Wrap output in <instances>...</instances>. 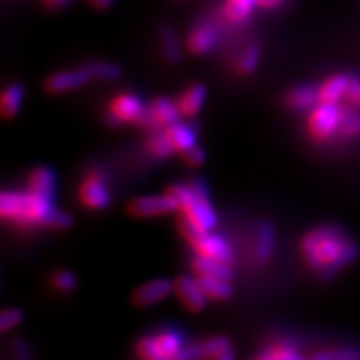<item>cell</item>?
I'll return each instance as SVG.
<instances>
[{
    "mask_svg": "<svg viewBox=\"0 0 360 360\" xmlns=\"http://www.w3.org/2000/svg\"><path fill=\"white\" fill-rule=\"evenodd\" d=\"M300 251L309 269L323 279L336 276L360 255L356 240L344 229L333 224L309 230L302 238Z\"/></svg>",
    "mask_w": 360,
    "mask_h": 360,
    "instance_id": "cell-1",
    "label": "cell"
},
{
    "mask_svg": "<svg viewBox=\"0 0 360 360\" xmlns=\"http://www.w3.org/2000/svg\"><path fill=\"white\" fill-rule=\"evenodd\" d=\"M167 193L177 201L182 217L195 225L200 231L206 233L217 227V212L212 207L207 188L202 180L193 179L186 185H172Z\"/></svg>",
    "mask_w": 360,
    "mask_h": 360,
    "instance_id": "cell-2",
    "label": "cell"
},
{
    "mask_svg": "<svg viewBox=\"0 0 360 360\" xmlns=\"http://www.w3.org/2000/svg\"><path fill=\"white\" fill-rule=\"evenodd\" d=\"M54 206L51 200L39 197L30 193H15V191H5L0 195V215L4 219L14 221L20 225H47Z\"/></svg>",
    "mask_w": 360,
    "mask_h": 360,
    "instance_id": "cell-3",
    "label": "cell"
},
{
    "mask_svg": "<svg viewBox=\"0 0 360 360\" xmlns=\"http://www.w3.org/2000/svg\"><path fill=\"white\" fill-rule=\"evenodd\" d=\"M344 115V107L340 104L320 103L309 111L308 131L317 141H328L336 137Z\"/></svg>",
    "mask_w": 360,
    "mask_h": 360,
    "instance_id": "cell-4",
    "label": "cell"
},
{
    "mask_svg": "<svg viewBox=\"0 0 360 360\" xmlns=\"http://www.w3.org/2000/svg\"><path fill=\"white\" fill-rule=\"evenodd\" d=\"M180 117H182V112H180L176 101L161 96L153 99L152 104L146 107L137 120V125L146 131L155 132L173 125L180 120Z\"/></svg>",
    "mask_w": 360,
    "mask_h": 360,
    "instance_id": "cell-5",
    "label": "cell"
},
{
    "mask_svg": "<svg viewBox=\"0 0 360 360\" xmlns=\"http://www.w3.org/2000/svg\"><path fill=\"white\" fill-rule=\"evenodd\" d=\"M78 195L83 205L92 210H103L110 206L111 194L107 188V180L104 172L92 170L89 172L87 176L80 185Z\"/></svg>",
    "mask_w": 360,
    "mask_h": 360,
    "instance_id": "cell-6",
    "label": "cell"
},
{
    "mask_svg": "<svg viewBox=\"0 0 360 360\" xmlns=\"http://www.w3.org/2000/svg\"><path fill=\"white\" fill-rule=\"evenodd\" d=\"M179 210L177 201L170 195H144L128 202V212L134 218H155Z\"/></svg>",
    "mask_w": 360,
    "mask_h": 360,
    "instance_id": "cell-7",
    "label": "cell"
},
{
    "mask_svg": "<svg viewBox=\"0 0 360 360\" xmlns=\"http://www.w3.org/2000/svg\"><path fill=\"white\" fill-rule=\"evenodd\" d=\"M146 110L143 101L134 94H120L111 101L107 122L110 127H119L123 123H137Z\"/></svg>",
    "mask_w": 360,
    "mask_h": 360,
    "instance_id": "cell-8",
    "label": "cell"
},
{
    "mask_svg": "<svg viewBox=\"0 0 360 360\" xmlns=\"http://www.w3.org/2000/svg\"><path fill=\"white\" fill-rule=\"evenodd\" d=\"M174 292L191 312H200L205 309L207 296L202 291L198 279L189 275H180L174 279Z\"/></svg>",
    "mask_w": 360,
    "mask_h": 360,
    "instance_id": "cell-9",
    "label": "cell"
},
{
    "mask_svg": "<svg viewBox=\"0 0 360 360\" xmlns=\"http://www.w3.org/2000/svg\"><path fill=\"white\" fill-rule=\"evenodd\" d=\"M191 245H193L195 254L198 255L217 258V260L225 262L229 264L233 263L234 252L231 250L230 243L217 233H212V231L201 233Z\"/></svg>",
    "mask_w": 360,
    "mask_h": 360,
    "instance_id": "cell-10",
    "label": "cell"
},
{
    "mask_svg": "<svg viewBox=\"0 0 360 360\" xmlns=\"http://www.w3.org/2000/svg\"><path fill=\"white\" fill-rule=\"evenodd\" d=\"M174 291V281L158 278L140 285L132 295V303L137 308H149L164 300Z\"/></svg>",
    "mask_w": 360,
    "mask_h": 360,
    "instance_id": "cell-11",
    "label": "cell"
},
{
    "mask_svg": "<svg viewBox=\"0 0 360 360\" xmlns=\"http://www.w3.org/2000/svg\"><path fill=\"white\" fill-rule=\"evenodd\" d=\"M92 78H90L86 68L82 70H72V71H62L50 75L45 82V89L53 95H59L65 92H71L80 87H84Z\"/></svg>",
    "mask_w": 360,
    "mask_h": 360,
    "instance_id": "cell-12",
    "label": "cell"
},
{
    "mask_svg": "<svg viewBox=\"0 0 360 360\" xmlns=\"http://www.w3.org/2000/svg\"><path fill=\"white\" fill-rule=\"evenodd\" d=\"M218 42V30L212 25H201L197 26L189 33L186 39V47L189 53L202 56L213 50Z\"/></svg>",
    "mask_w": 360,
    "mask_h": 360,
    "instance_id": "cell-13",
    "label": "cell"
},
{
    "mask_svg": "<svg viewBox=\"0 0 360 360\" xmlns=\"http://www.w3.org/2000/svg\"><path fill=\"white\" fill-rule=\"evenodd\" d=\"M320 104L319 89L308 84H300L292 87L287 94V105L295 111H312Z\"/></svg>",
    "mask_w": 360,
    "mask_h": 360,
    "instance_id": "cell-14",
    "label": "cell"
},
{
    "mask_svg": "<svg viewBox=\"0 0 360 360\" xmlns=\"http://www.w3.org/2000/svg\"><path fill=\"white\" fill-rule=\"evenodd\" d=\"M56 189V176L50 167L33 168L27 180V191L39 197L53 200Z\"/></svg>",
    "mask_w": 360,
    "mask_h": 360,
    "instance_id": "cell-15",
    "label": "cell"
},
{
    "mask_svg": "<svg viewBox=\"0 0 360 360\" xmlns=\"http://www.w3.org/2000/svg\"><path fill=\"white\" fill-rule=\"evenodd\" d=\"M164 132L167 135L168 141H170V144L173 146L174 152L184 153L195 146V141H197L195 131L193 129V127H189L188 123L179 120L173 123V125L167 127Z\"/></svg>",
    "mask_w": 360,
    "mask_h": 360,
    "instance_id": "cell-16",
    "label": "cell"
},
{
    "mask_svg": "<svg viewBox=\"0 0 360 360\" xmlns=\"http://www.w3.org/2000/svg\"><path fill=\"white\" fill-rule=\"evenodd\" d=\"M275 250V229L272 224L262 222L255 231L254 240V257L257 262L267 263L274 255Z\"/></svg>",
    "mask_w": 360,
    "mask_h": 360,
    "instance_id": "cell-17",
    "label": "cell"
},
{
    "mask_svg": "<svg viewBox=\"0 0 360 360\" xmlns=\"http://www.w3.org/2000/svg\"><path fill=\"white\" fill-rule=\"evenodd\" d=\"M348 84H350V75L336 74L329 77L320 87V103L340 104V101L347 96Z\"/></svg>",
    "mask_w": 360,
    "mask_h": 360,
    "instance_id": "cell-18",
    "label": "cell"
},
{
    "mask_svg": "<svg viewBox=\"0 0 360 360\" xmlns=\"http://www.w3.org/2000/svg\"><path fill=\"white\" fill-rule=\"evenodd\" d=\"M205 99H206V87L205 84L197 83V84L189 86L176 103L180 112H182V116L193 117L201 110L202 104H205Z\"/></svg>",
    "mask_w": 360,
    "mask_h": 360,
    "instance_id": "cell-19",
    "label": "cell"
},
{
    "mask_svg": "<svg viewBox=\"0 0 360 360\" xmlns=\"http://www.w3.org/2000/svg\"><path fill=\"white\" fill-rule=\"evenodd\" d=\"M191 264H193V270L197 276H219L225 279H230L233 276L230 264L217 260V258L195 254Z\"/></svg>",
    "mask_w": 360,
    "mask_h": 360,
    "instance_id": "cell-20",
    "label": "cell"
},
{
    "mask_svg": "<svg viewBox=\"0 0 360 360\" xmlns=\"http://www.w3.org/2000/svg\"><path fill=\"white\" fill-rule=\"evenodd\" d=\"M25 98V89L21 84H9L0 96V112L5 119H13L17 116Z\"/></svg>",
    "mask_w": 360,
    "mask_h": 360,
    "instance_id": "cell-21",
    "label": "cell"
},
{
    "mask_svg": "<svg viewBox=\"0 0 360 360\" xmlns=\"http://www.w3.org/2000/svg\"><path fill=\"white\" fill-rule=\"evenodd\" d=\"M197 279L207 299L225 300L231 296L233 287L230 284V279L219 276H197Z\"/></svg>",
    "mask_w": 360,
    "mask_h": 360,
    "instance_id": "cell-22",
    "label": "cell"
},
{
    "mask_svg": "<svg viewBox=\"0 0 360 360\" xmlns=\"http://www.w3.org/2000/svg\"><path fill=\"white\" fill-rule=\"evenodd\" d=\"M258 6V0H227L224 5V15L233 25H240L251 17Z\"/></svg>",
    "mask_w": 360,
    "mask_h": 360,
    "instance_id": "cell-23",
    "label": "cell"
},
{
    "mask_svg": "<svg viewBox=\"0 0 360 360\" xmlns=\"http://www.w3.org/2000/svg\"><path fill=\"white\" fill-rule=\"evenodd\" d=\"M336 137L341 140L360 139V108H345Z\"/></svg>",
    "mask_w": 360,
    "mask_h": 360,
    "instance_id": "cell-24",
    "label": "cell"
},
{
    "mask_svg": "<svg viewBox=\"0 0 360 360\" xmlns=\"http://www.w3.org/2000/svg\"><path fill=\"white\" fill-rule=\"evenodd\" d=\"M160 45L164 58L170 63H177L180 58H182L179 38L170 26H164L160 29Z\"/></svg>",
    "mask_w": 360,
    "mask_h": 360,
    "instance_id": "cell-25",
    "label": "cell"
},
{
    "mask_svg": "<svg viewBox=\"0 0 360 360\" xmlns=\"http://www.w3.org/2000/svg\"><path fill=\"white\" fill-rule=\"evenodd\" d=\"M156 338V342L160 345L161 350L168 356V357H173L179 360V354L180 352L184 350V340L180 333H177L176 330L172 329H165L158 332L155 335Z\"/></svg>",
    "mask_w": 360,
    "mask_h": 360,
    "instance_id": "cell-26",
    "label": "cell"
},
{
    "mask_svg": "<svg viewBox=\"0 0 360 360\" xmlns=\"http://www.w3.org/2000/svg\"><path fill=\"white\" fill-rule=\"evenodd\" d=\"M260 56H262L260 45L257 42L248 44L243 49V51L240 53L238 63H236V68H238V71L242 75H250L257 70L258 63H260Z\"/></svg>",
    "mask_w": 360,
    "mask_h": 360,
    "instance_id": "cell-27",
    "label": "cell"
},
{
    "mask_svg": "<svg viewBox=\"0 0 360 360\" xmlns=\"http://www.w3.org/2000/svg\"><path fill=\"white\" fill-rule=\"evenodd\" d=\"M146 149H148V152L155 156V158H168L172 156L174 152L173 146L170 144V141H168L167 135L164 132V129L161 131H155V132H150L148 141H146Z\"/></svg>",
    "mask_w": 360,
    "mask_h": 360,
    "instance_id": "cell-28",
    "label": "cell"
},
{
    "mask_svg": "<svg viewBox=\"0 0 360 360\" xmlns=\"http://www.w3.org/2000/svg\"><path fill=\"white\" fill-rule=\"evenodd\" d=\"M84 68L89 72L90 78H96V80H101V82L117 80V78L122 75L120 68L115 63H108V62H94V63L86 65Z\"/></svg>",
    "mask_w": 360,
    "mask_h": 360,
    "instance_id": "cell-29",
    "label": "cell"
},
{
    "mask_svg": "<svg viewBox=\"0 0 360 360\" xmlns=\"http://www.w3.org/2000/svg\"><path fill=\"white\" fill-rule=\"evenodd\" d=\"M195 347H197L198 359L200 357L213 359L224 350H227V348H231V344L227 336H213L206 341L197 344Z\"/></svg>",
    "mask_w": 360,
    "mask_h": 360,
    "instance_id": "cell-30",
    "label": "cell"
},
{
    "mask_svg": "<svg viewBox=\"0 0 360 360\" xmlns=\"http://www.w3.org/2000/svg\"><path fill=\"white\" fill-rule=\"evenodd\" d=\"M139 356L143 360H177L173 357H168L156 342V338L153 336H143L137 344Z\"/></svg>",
    "mask_w": 360,
    "mask_h": 360,
    "instance_id": "cell-31",
    "label": "cell"
},
{
    "mask_svg": "<svg viewBox=\"0 0 360 360\" xmlns=\"http://www.w3.org/2000/svg\"><path fill=\"white\" fill-rule=\"evenodd\" d=\"M359 352L353 348H335L314 353L311 360H359Z\"/></svg>",
    "mask_w": 360,
    "mask_h": 360,
    "instance_id": "cell-32",
    "label": "cell"
},
{
    "mask_svg": "<svg viewBox=\"0 0 360 360\" xmlns=\"http://www.w3.org/2000/svg\"><path fill=\"white\" fill-rule=\"evenodd\" d=\"M53 284L62 292H72L77 288V276L70 272V270H60V272L54 274L53 276Z\"/></svg>",
    "mask_w": 360,
    "mask_h": 360,
    "instance_id": "cell-33",
    "label": "cell"
},
{
    "mask_svg": "<svg viewBox=\"0 0 360 360\" xmlns=\"http://www.w3.org/2000/svg\"><path fill=\"white\" fill-rule=\"evenodd\" d=\"M22 320V314L17 308H8L0 315V330L9 332L15 329Z\"/></svg>",
    "mask_w": 360,
    "mask_h": 360,
    "instance_id": "cell-34",
    "label": "cell"
},
{
    "mask_svg": "<svg viewBox=\"0 0 360 360\" xmlns=\"http://www.w3.org/2000/svg\"><path fill=\"white\" fill-rule=\"evenodd\" d=\"M270 353H272L275 360H311L290 345H276Z\"/></svg>",
    "mask_w": 360,
    "mask_h": 360,
    "instance_id": "cell-35",
    "label": "cell"
},
{
    "mask_svg": "<svg viewBox=\"0 0 360 360\" xmlns=\"http://www.w3.org/2000/svg\"><path fill=\"white\" fill-rule=\"evenodd\" d=\"M182 155H184L185 162L188 165H191V167H200V165L205 164V161H206L205 150H202L201 148H198L197 144L194 146V148H191L186 152H184Z\"/></svg>",
    "mask_w": 360,
    "mask_h": 360,
    "instance_id": "cell-36",
    "label": "cell"
},
{
    "mask_svg": "<svg viewBox=\"0 0 360 360\" xmlns=\"http://www.w3.org/2000/svg\"><path fill=\"white\" fill-rule=\"evenodd\" d=\"M347 98L352 103L360 108V77L359 75H350V84H348Z\"/></svg>",
    "mask_w": 360,
    "mask_h": 360,
    "instance_id": "cell-37",
    "label": "cell"
},
{
    "mask_svg": "<svg viewBox=\"0 0 360 360\" xmlns=\"http://www.w3.org/2000/svg\"><path fill=\"white\" fill-rule=\"evenodd\" d=\"M13 350H14V354H15V359H17V360H32L26 342H22V341L17 340V341L13 344Z\"/></svg>",
    "mask_w": 360,
    "mask_h": 360,
    "instance_id": "cell-38",
    "label": "cell"
},
{
    "mask_svg": "<svg viewBox=\"0 0 360 360\" xmlns=\"http://www.w3.org/2000/svg\"><path fill=\"white\" fill-rule=\"evenodd\" d=\"M285 0H258V8L263 9H276L281 5H284Z\"/></svg>",
    "mask_w": 360,
    "mask_h": 360,
    "instance_id": "cell-39",
    "label": "cell"
},
{
    "mask_svg": "<svg viewBox=\"0 0 360 360\" xmlns=\"http://www.w3.org/2000/svg\"><path fill=\"white\" fill-rule=\"evenodd\" d=\"M71 0H42V4L50 9H60L70 4Z\"/></svg>",
    "mask_w": 360,
    "mask_h": 360,
    "instance_id": "cell-40",
    "label": "cell"
},
{
    "mask_svg": "<svg viewBox=\"0 0 360 360\" xmlns=\"http://www.w3.org/2000/svg\"><path fill=\"white\" fill-rule=\"evenodd\" d=\"M212 360H234V353H233L231 348H227V350H224L222 353H219L218 356H215Z\"/></svg>",
    "mask_w": 360,
    "mask_h": 360,
    "instance_id": "cell-41",
    "label": "cell"
},
{
    "mask_svg": "<svg viewBox=\"0 0 360 360\" xmlns=\"http://www.w3.org/2000/svg\"><path fill=\"white\" fill-rule=\"evenodd\" d=\"M89 2L98 9H105L112 4V0H89Z\"/></svg>",
    "mask_w": 360,
    "mask_h": 360,
    "instance_id": "cell-42",
    "label": "cell"
},
{
    "mask_svg": "<svg viewBox=\"0 0 360 360\" xmlns=\"http://www.w3.org/2000/svg\"><path fill=\"white\" fill-rule=\"evenodd\" d=\"M255 360H275V359H274L272 353H270V352H266V353H262L260 356H257V359H255Z\"/></svg>",
    "mask_w": 360,
    "mask_h": 360,
    "instance_id": "cell-43",
    "label": "cell"
}]
</instances>
